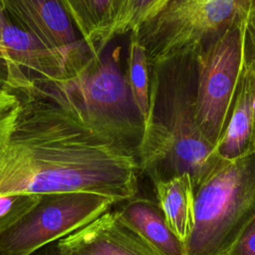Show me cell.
Segmentation results:
<instances>
[{
	"instance_id": "6da1fadb",
	"label": "cell",
	"mask_w": 255,
	"mask_h": 255,
	"mask_svg": "<svg viewBox=\"0 0 255 255\" xmlns=\"http://www.w3.org/2000/svg\"><path fill=\"white\" fill-rule=\"evenodd\" d=\"M139 172L134 155L83 124L57 84L0 86V195L86 191L125 202Z\"/></svg>"
},
{
	"instance_id": "7a4b0ae2",
	"label": "cell",
	"mask_w": 255,
	"mask_h": 255,
	"mask_svg": "<svg viewBox=\"0 0 255 255\" xmlns=\"http://www.w3.org/2000/svg\"><path fill=\"white\" fill-rule=\"evenodd\" d=\"M150 70V110L137 152L139 171L153 185L186 173L194 189L219 158L195 122V58Z\"/></svg>"
},
{
	"instance_id": "3957f363",
	"label": "cell",
	"mask_w": 255,
	"mask_h": 255,
	"mask_svg": "<svg viewBox=\"0 0 255 255\" xmlns=\"http://www.w3.org/2000/svg\"><path fill=\"white\" fill-rule=\"evenodd\" d=\"M255 217V153L218 158L193 189L185 255H226Z\"/></svg>"
},
{
	"instance_id": "277c9868",
	"label": "cell",
	"mask_w": 255,
	"mask_h": 255,
	"mask_svg": "<svg viewBox=\"0 0 255 255\" xmlns=\"http://www.w3.org/2000/svg\"><path fill=\"white\" fill-rule=\"evenodd\" d=\"M69 108L98 137L137 158L144 124L118 53L101 54L78 77L59 84Z\"/></svg>"
},
{
	"instance_id": "5b68a950",
	"label": "cell",
	"mask_w": 255,
	"mask_h": 255,
	"mask_svg": "<svg viewBox=\"0 0 255 255\" xmlns=\"http://www.w3.org/2000/svg\"><path fill=\"white\" fill-rule=\"evenodd\" d=\"M250 0H169L134 30L149 67L195 57L248 7Z\"/></svg>"
},
{
	"instance_id": "8992f818",
	"label": "cell",
	"mask_w": 255,
	"mask_h": 255,
	"mask_svg": "<svg viewBox=\"0 0 255 255\" xmlns=\"http://www.w3.org/2000/svg\"><path fill=\"white\" fill-rule=\"evenodd\" d=\"M247 10L248 7L194 57L195 122L200 132L214 147L227 126L245 67L244 33Z\"/></svg>"
},
{
	"instance_id": "52a82bcc",
	"label": "cell",
	"mask_w": 255,
	"mask_h": 255,
	"mask_svg": "<svg viewBox=\"0 0 255 255\" xmlns=\"http://www.w3.org/2000/svg\"><path fill=\"white\" fill-rule=\"evenodd\" d=\"M115 202L86 191L43 193L14 225L0 233V255H33L109 211Z\"/></svg>"
},
{
	"instance_id": "ba28073f",
	"label": "cell",
	"mask_w": 255,
	"mask_h": 255,
	"mask_svg": "<svg viewBox=\"0 0 255 255\" xmlns=\"http://www.w3.org/2000/svg\"><path fill=\"white\" fill-rule=\"evenodd\" d=\"M8 15L35 36L61 62L67 81L99 57L76 27L62 0H2Z\"/></svg>"
},
{
	"instance_id": "9c48e42d",
	"label": "cell",
	"mask_w": 255,
	"mask_h": 255,
	"mask_svg": "<svg viewBox=\"0 0 255 255\" xmlns=\"http://www.w3.org/2000/svg\"><path fill=\"white\" fill-rule=\"evenodd\" d=\"M56 245L68 255H159L115 210L59 239Z\"/></svg>"
},
{
	"instance_id": "30bf717a",
	"label": "cell",
	"mask_w": 255,
	"mask_h": 255,
	"mask_svg": "<svg viewBox=\"0 0 255 255\" xmlns=\"http://www.w3.org/2000/svg\"><path fill=\"white\" fill-rule=\"evenodd\" d=\"M82 37L98 57L117 36L128 33L136 0H62Z\"/></svg>"
},
{
	"instance_id": "8fae6325",
	"label": "cell",
	"mask_w": 255,
	"mask_h": 255,
	"mask_svg": "<svg viewBox=\"0 0 255 255\" xmlns=\"http://www.w3.org/2000/svg\"><path fill=\"white\" fill-rule=\"evenodd\" d=\"M115 211L157 254L185 255L184 243L168 226L156 200L134 196Z\"/></svg>"
},
{
	"instance_id": "7c38bea8",
	"label": "cell",
	"mask_w": 255,
	"mask_h": 255,
	"mask_svg": "<svg viewBox=\"0 0 255 255\" xmlns=\"http://www.w3.org/2000/svg\"><path fill=\"white\" fill-rule=\"evenodd\" d=\"M252 99V77L244 67L230 118L214 149V154L219 158L232 160L253 153Z\"/></svg>"
},
{
	"instance_id": "4fadbf2b",
	"label": "cell",
	"mask_w": 255,
	"mask_h": 255,
	"mask_svg": "<svg viewBox=\"0 0 255 255\" xmlns=\"http://www.w3.org/2000/svg\"><path fill=\"white\" fill-rule=\"evenodd\" d=\"M156 201L174 234L184 243L193 225V186L188 174L154 184Z\"/></svg>"
},
{
	"instance_id": "5bb4252c",
	"label": "cell",
	"mask_w": 255,
	"mask_h": 255,
	"mask_svg": "<svg viewBox=\"0 0 255 255\" xmlns=\"http://www.w3.org/2000/svg\"><path fill=\"white\" fill-rule=\"evenodd\" d=\"M149 70L146 52L140 44L136 33L130 31L125 75L133 103L143 120V124H145L150 110Z\"/></svg>"
},
{
	"instance_id": "9a60e30c",
	"label": "cell",
	"mask_w": 255,
	"mask_h": 255,
	"mask_svg": "<svg viewBox=\"0 0 255 255\" xmlns=\"http://www.w3.org/2000/svg\"><path fill=\"white\" fill-rule=\"evenodd\" d=\"M39 193H12L0 195V233L14 225L37 202Z\"/></svg>"
},
{
	"instance_id": "2e32d148",
	"label": "cell",
	"mask_w": 255,
	"mask_h": 255,
	"mask_svg": "<svg viewBox=\"0 0 255 255\" xmlns=\"http://www.w3.org/2000/svg\"><path fill=\"white\" fill-rule=\"evenodd\" d=\"M244 63L248 72L255 75V0L249 1L245 20Z\"/></svg>"
},
{
	"instance_id": "e0dca14e",
	"label": "cell",
	"mask_w": 255,
	"mask_h": 255,
	"mask_svg": "<svg viewBox=\"0 0 255 255\" xmlns=\"http://www.w3.org/2000/svg\"><path fill=\"white\" fill-rule=\"evenodd\" d=\"M226 255H255V217L241 232Z\"/></svg>"
},
{
	"instance_id": "ac0fdd59",
	"label": "cell",
	"mask_w": 255,
	"mask_h": 255,
	"mask_svg": "<svg viewBox=\"0 0 255 255\" xmlns=\"http://www.w3.org/2000/svg\"><path fill=\"white\" fill-rule=\"evenodd\" d=\"M158 0H136L133 6L130 20L128 27V32L134 30L138 27L148 16L152 7Z\"/></svg>"
},
{
	"instance_id": "d6986e66",
	"label": "cell",
	"mask_w": 255,
	"mask_h": 255,
	"mask_svg": "<svg viewBox=\"0 0 255 255\" xmlns=\"http://www.w3.org/2000/svg\"><path fill=\"white\" fill-rule=\"evenodd\" d=\"M33 255H68L62 252L56 245V243L44 248L43 250L35 252Z\"/></svg>"
},
{
	"instance_id": "ffe728a7",
	"label": "cell",
	"mask_w": 255,
	"mask_h": 255,
	"mask_svg": "<svg viewBox=\"0 0 255 255\" xmlns=\"http://www.w3.org/2000/svg\"><path fill=\"white\" fill-rule=\"evenodd\" d=\"M251 77H252V84H253V99H252V108H253V136H252V148H253V153H255V75L251 74Z\"/></svg>"
},
{
	"instance_id": "44dd1931",
	"label": "cell",
	"mask_w": 255,
	"mask_h": 255,
	"mask_svg": "<svg viewBox=\"0 0 255 255\" xmlns=\"http://www.w3.org/2000/svg\"><path fill=\"white\" fill-rule=\"evenodd\" d=\"M7 17H8L7 11L5 10V7L3 5L2 0H0V45H1V39H2V32H3L4 25L6 23Z\"/></svg>"
},
{
	"instance_id": "7402d4cb",
	"label": "cell",
	"mask_w": 255,
	"mask_h": 255,
	"mask_svg": "<svg viewBox=\"0 0 255 255\" xmlns=\"http://www.w3.org/2000/svg\"><path fill=\"white\" fill-rule=\"evenodd\" d=\"M168 1H169V0H158V1L155 3V5L152 7V9H151V11L149 12L148 16L146 17V19L149 18V17H151V16H153L155 13H157ZM146 19H145V20H146Z\"/></svg>"
}]
</instances>
